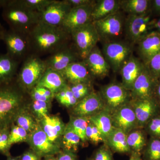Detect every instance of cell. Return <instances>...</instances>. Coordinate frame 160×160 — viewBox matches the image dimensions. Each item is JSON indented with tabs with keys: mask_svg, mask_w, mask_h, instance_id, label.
Here are the masks:
<instances>
[{
	"mask_svg": "<svg viewBox=\"0 0 160 160\" xmlns=\"http://www.w3.org/2000/svg\"><path fill=\"white\" fill-rule=\"evenodd\" d=\"M30 54L41 57L54 53L68 46L70 33L62 26H55L40 22L28 35Z\"/></svg>",
	"mask_w": 160,
	"mask_h": 160,
	"instance_id": "6da1fadb",
	"label": "cell"
},
{
	"mask_svg": "<svg viewBox=\"0 0 160 160\" xmlns=\"http://www.w3.org/2000/svg\"><path fill=\"white\" fill-rule=\"evenodd\" d=\"M14 79L0 84V128L11 126L20 109L26 105V94ZM28 94V93H27Z\"/></svg>",
	"mask_w": 160,
	"mask_h": 160,
	"instance_id": "7a4b0ae2",
	"label": "cell"
},
{
	"mask_svg": "<svg viewBox=\"0 0 160 160\" xmlns=\"http://www.w3.org/2000/svg\"><path fill=\"white\" fill-rule=\"evenodd\" d=\"M2 17L12 31L28 35L40 22L41 12L31 11L17 5L14 0H8L2 9Z\"/></svg>",
	"mask_w": 160,
	"mask_h": 160,
	"instance_id": "3957f363",
	"label": "cell"
},
{
	"mask_svg": "<svg viewBox=\"0 0 160 160\" xmlns=\"http://www.w3.org/2000/svg\"><path fill=\"white\" fill-rule=\"evenodd\" d=\"M47 67L44 60L36 55L30 54L23 61L17 75V82L21 89L29 94L38 85Z\"/></svg>",
	"mask_w": 160,
	"mask_h": 160,
	"instance_id": "277c9868",
	"label": "cell"
},
{
	"mask_svg": "<svg viewBox=\"0 0 160 160\" xmlns=\"http://www.w3.org/2000/svg\"><path fill=\"white\" fill-rule=\"evenodd\" d=\"M151 10L145 14L128 15L125 18L124 33L128 43L138 44L152 31L153 20Z\"/></svg>",
	"mask_w": 160,
	"mask_h": 160,
	"instance_id": "5b68a950",
	"label": "cell"
},
{
	"mask_svg": "<svg viewBox=\"0 0 160 160\" xmlns=\"http://www.w3.org/2000/svg\"><path fill=\"white\" fill-rule=\"evenodd\" d=\"M70 35L72 46L82 61L86 58L100 40L92 22L72 30Z\"/></svg>",
	"mask_w": 160,
	"mask_h": 160,
	"instance_id": "8992f818",
	"label": "cell"
},
{
	"mask_svg": "<svg viewBox=\"0 0 160 160\" xmlns=\"http://www.w3.org/2000/svg\"><path fill=\"white\" fill-rule=\"evenodd\" d=\"M102 52L115 72L120 71L132 54L131 45L118 40L104 42Z\"/></svg>",
	"mask_w": 160,
	"mask_h": 160,
	"instance_id": "52a82bcc",
	"label": "cell"
},
{
	"mask_svg": "<svg viewBox=\"0 0 160 160\" xmlns=\"http://www.w3.org/2000/svg\"><path fill=\"white\" fill-rule=\"evenodd\" d=\"M125 18L120 11L92 22L100 40L104 42L117 41L124 32Z\"/></svg>",
	"mask_w": 160,
	"mask_h": 160,
	"instance_id": "ba28073f",
	"label": "cell"
},
{
	"mask_svg": "<svg viewBox=\"0 0 160 160\" xmlns=\"http://www.w3.org/2000/svg\"><path fill=\"white\" fill-rule=\"evenodd\" d=\"M106 109L112 113L131 101L130 92L122 83L112 82L103 86L99 92Z\"/></svg>",
	"mask_w": 160,
	"mask_h": 160,
	"instance_id": "9c48e42d",
	"label": "cell"
},
{
	"mask_svg": "<svg viewBox=\"0 0 160 160\" xmlns=\"http://www.w3.org/2000/svg\"><path fill=\"white\" fill-rule=\"evenodd\" d=\"M2 41L6 46L7 52L19 62H23L30 54L28 35L12 31L5 30Z\"/></svg>",
	"mask_w": 160,
	"mask_h": 160,
	"instance_id": "30bf717a",
	"label": "cell"
},
{
	"mask_svg": "<svg viewBox=\"0 0 160 160\" xmlns=\"http://www.w3.org/2000/svg\"><path fill=\"white\" fill-rule=\"evenodd\" d=\"M158 81L152 75L145 65L130 91L131 100H146L154 98Z\"/></svg>",
	"mask_w": 160,
	"mask_h": 160,
	"instance_id": "8fae6325",
	"label": "cell"
},
{
	"mask_svg": "<svg viewBox=\"0 0 160 160\" xmlns=\"http://www.w3.org/2000/svg\"><path fill=\"white\" fill-rule=\"evenodd\" d=\"M27 142L32 151L41 157L58 155L62 149L58 145L52 142L38 124L34 131L29 134Z\"/></svg>",
	"mask_w": 160,
	"mask_h": 160,
	"instance_id": "7c38bea8",
	"label": "cell"
},
{
	"mask_svg": "<svg viewBox=\"0 0 160 160\" xmlns=\"http://www.w3.org/2000/svg\"><path fill=\"white\" fill-rule=\"evenodd\" d=\"M82 61L72 45L69 44L44 60L47 69L61 72L72 63Z\"/></svg>",
	"mask_w": 160,
	"mask_h": 160,
	"instance_id": "4fadbf2b",
	"label": "cell"
},
{
	"mask_svg": "<svg viewBox=\"0 0 160 160\" xmlns=\"http://www.w3.org/2000/svg\"><path fill=\"white\" fill-rule=\"evenodd\" d=\"M129 103L136 117L138 129L145 128L152 118L159 114V103L155 98L146 100H131Z\"/></svg>",
	"mask_w": 160,
	"mask_h": 160,
	"instance_id": "5bb4252c",
	"label": "cell"
},
{
	"mask_svg": "<svg viewBox=\"0 0 160 160\" xmlns=\"http://www.w3.org/2000/svg\"><path fill=\"white\" fill-rule=\"evenodd\" d=\"M106 109L99 92L93 91L72 108V116L89 117Z\"/></svg>",
	"mask_w": 160,
	"mask_h": 160,
	"instance_id": "9a60e30c",
	"label": "cell"
},
{
	"mask_svg": "<svg viewBox=\"0 0 160 160\" xmlns=\"http://www.w3.org/2000/svg\"><path fill=\"white\" fill-rule=\"evenodd\" d=\"M71 9L65 0H54L41 12L40 22L55 26H62Z\"/></svg>",
	"mask_w": 160,
	"mask_h": 160,
	"instance_id": "2e32d148",
	"label": "cell"
},
{
	"mask_svg": "<svg viewBox=\"0 0 160 160\" xmlns=\"http://www.w3.org/2000/svg\"><path fill=\"white\" fill-rule=\"evenodd\" d=\"M94 5L71 8L62 27L70 33L72 30L92 22V12Z\"/></svg>",
	"mask_w": 160,
	"mask_h": 160,
	"instance_id": "e0dca14e",
	"label": "cell"
},
{
	"mask_svg": "<svg viewBox=\"0 0 160 160\" xmlns=\"http://www.w3.org/2000/svg\"><path fill=\"white\" fill-rule=\"evenodd\" d=\"M111 118L114 128L122 130L126 134L138 129L136 117L130 103L111 113Z\"/></svg>",
	"mask_w": 160,
	"mask_h": 160,
	"instance_id": "ac0fdd59",
	"label": "cell"
},
{
	"mask_svg": "<svg viewBox=\"0 0 160 160\" xmlns=\"http://www.w3.org/2000/svg\"><path fill=\"white\" fill-rule=\"evenodd\" d=\"M83 61L86 63L92 77L103 78L109 74L110 66L97 46L92 50Z\"/></svg>",
	"mask_w": 160,
	"mask_h": 160,
	"instance_id": "d6986e66",
	"label": "cell"
},
{
	"mask_svg": "<svg viewBox=\"0 0 160 160\" xmlns=\"http://www.w3.org/2000/svg\"><path fill=\"white\" fill-rule=\"evenodd\" d=\"M68 84L92 82V76L84 61L72 63L60 72Z\"/></svg>",
	"mask_w": 160,
	"mask_h": 160,
	"instance_id": "ffe728a7",
	"label": "cell"
},
{
	"mask_svg": "<svg viewBox=\"0 0 160 160\" xmlns=\"http://www.w3.org/2000/svg\"><path fill=\"white\" fill-rule=\"evenodd\" d=\"M145 64L141 60L132 55L125 63L121 70L122 85L129 91H131L136 80L142 71Z\"/></svg>",
	"mask_w": 160,
	"mask_h": 160,
	"instance_id": "44dd1931",
	"label": "cell"
},
{
	"mask_svg": "<svg viewBox=\"0 0 160 160\" xmlns=\"http://www.w3.org/2000/svg\"><path fill=\"white\" fill-rule=\"evenodd\" d=\"M38 122L48 138L60 147L61 138L66 127L62 121L58 117L47 115Z\"/></svg>",
	"mask_w": 160,
	"mask_h": 160,
	"instance_id": "7402d4cb",
	"label": "cell"
},
{
	"mask_svg": "<svg viewBox=\"0 0 160 160\" xmlns=\"http://www.w3.org/2000/svg\"><path fill=\"white\" fill-rule=\"evenodd\" d=\"M138 52L143 62L146 64L153 56L160 51V33L150 31L138 43Z\"/></svg>",
	"mask_w": 160,
	"mask_h": 160,
	"instance_id": "603a6c76",
	"label": "cell"
},
{
	"mask_svg": "<svg viewBox=\"0 0 160 160\" xmlns=\"http://www.w3.org/2000/svg\"><path fill=\"white\" fill-rule=\"evenodd\" d=\"M68 85V83L59 72L47 69L37 86L49 89L55 95Z\"/></svg>",
	"mask_w": 160,
	"mask_h": 160,
	"instance_id": "cb8c5ba5",
	"label": "cell"
},
{
	"mask_svg": "<svg viewBox=\"0 0 160 160\" xmlns=\"http://www.w3.org/2000/svg\"><path fill=\"white\" fill-rule=\"evenodd\" d=\"M20 63L8 53H0V84L15 78Z\"/></svg>",
	"mask_w": 160,
	"mask_h": 160,
	"instance_id": "d4e9b609",
	"label": "cell"
},
{
	"mask_svg": "<svg viewBox=\"0 0 160 160\" xmlns=\"http://www.w3.org/2000/svg\"><path fill=\"white\" fill-rule=\"evenodd\" d=\"M119 0H98L96 2L92 12V22L104 18L120 11Z\"/></svg>",
	"mask_w": 160,
	"mask_h": 160,
	"instance_id": "484cf974",
	"label": "cell"
},
{
	"mask_svg": "<svg viewBox=\"0 0 160 160\" xmlns=\"http://www.w3.org/2000/svg\"><path fill=\"white\" fill-rule=\"evenodd\" d=\"M106 144L113 152L121 154L131 153L127 143V134L121 129L114 128L106 140Z\"/></svg>",
	"mask_w": 160,
	"mask_h": 160,
	"instance_id": "4316f807",
	"label": "cell"
},
{
	"mask_svg": "<svg viewBox=\"0 0 160 160\" xmlns=\"http://www.w3.org/2000/svg\"><path fill=\"white\" fill-rule=\"evenodd\" d=\"M89 121L93 123L99 130L105 141L114 129L112 120L111 114L107 109L89 117Z\"/></svg>",
	"mask_w": 160,
	"mask_h": 160,
	"instance_id": "83f0119b",
	"label": "cell"
},
{
	"mask_svg": "<svg viewBox=\"0 0 160 160\" xmlns=\"http://www.w3.org/2000/svg\"><path fill=\"white\" fill-rule=\"evenodd\" d=\"M27 109V107L26 105L20 109L15 118L13 123L22 127L30 134L37 128L39 122L31 112L28 111Z\"/></svg>",
	"mask_w": 160,
	"mask_h": 160,
	"instance_id": "f1b7e54d",
	"label": "cell"
},
{
	"mask_svg": "<svg viewBox=\"0 0 160 160\" xmlns=\"http://www.w3.org/2000/svg\"><path fill=\"white\" fill-rule=\"evenodd\" d=\"M83 144L82 140L70 126L66 125L65 131L61 138L60 147L62 150L71 152L76 153L79 150V148Z\"/></svg>",
	"mask_w": 160,
	"mask_h": 160,
	"instance_id": "f546056e",
	"label": "cell"
},
{
	"mask_svg": "<svg viewBox=\"0 0 160 160\" xmlns=\"http://www.w3.org/2000/svg\"><path fill=\"white\" fill-rule=\"evenodd\" d=\"M151 1L122 0L121 9L128 15L145 14L151 10Z\"/></svg>",
	"mask_w": 160,
	"mask_h": 160,
	"instance_id": "4dcf8cb0",
	"label": "cell"
},
{
	"mask_svg": "<svg viewBox=\"0 0 160 160\" xmlns=\"http://www.w3.org/2000/svg\"><path fill=\"white\" fill-rule=\"evenodd\" d=\"M127 143L131 152L141 154L147 145L145 133L140 129H137L127 134Z\"/></svg>",
	"mask_w": 160,
	"mask_h": 160,
	"instance_id": "1f68e13d",
	"label": "cell"
},
{
	"mask_svg": "<svg viewBox=\"0 0 160 160\" xmlns=\"http://www.w3.org/2000/svg\"><path fill=\"white\" fill-rule=\"evenodd\" d=\"M89 117H81L72 116L68 125L79 137L83 144L88 142L86 137V129L89 122Z\"/></svg>",
	"mask_w": 160,
	"mask_h": 160,
	"instance_id": "d6a6232c",
	"label": "cell"
},
{
	"mask_svg": "<svg viewBox=\"0 0 160 160\" xmlns=\"http://www.w3.org/2000/svg\"><path fill=\"white\" fill-rule=\"evenodd\" d=\"M54 98L60 105L71 109L78 102L74 97L68 84L65 88L54 95Z\"/></svg>",
	"mask_w": 160,
	"mask_h": 160,
	"instance_id": "836d02e7",
	"label": "cell"
},
{
	"mask_svg": "<svg viewBox=\"0 0 160 160\" xmlns=\"http://www.w3.org/2000/svg\"><path fill=\"white\" fill-rule=\"evenodd\" d=\"M17 5L31 11L41 12L54 0H14Z\"/></svg>",
	"mask_w": 160,
	"mask_h": 160,
	"instance_id": "e575fe53",
	"label": "cell"
},
{
	"mask_svg": "<svg viewBox=\"0 0 160 160\" xmlns=\"http://www.w3.org/2000/svg\"><path fill=\"white\" fill-rule=\"evenodd\" d=\"M145 160H160V139L151 137L144 149Z\"/></svg>",
	"mask_w": 160,
	"mask_h": 160,
	"instance_id": "d590c367",
	"label": "cell"
},
{
	"mask_svg": "<svg viewBox=\"0 0 160 160\" xmlns=\"http://www.w3.org/2000/svg\"><path fill=\"white\" fill-rule=\"evenodd\" d=\"M74 97L78 102L94 91L92 82H83L68 84Z\"/></svg>",
	"mask_w": 160,
	"mask_h": 160,
	"instance_id": "8d00e7d4",
	"label": "cell"
},
{
	"mask_svg": "<svg viewBox=\"0 0 160 160\" xmlns=\"http://www.w3.org/2000/svg\"><path fill=\"white\" fill-rule=\"evenodd\" d=\"M51 106V102L31 100L29 108L31 109L30 111L39 122L45 116L49 115Z\"/></svg>",
	"mask_w": 160,
	"mask_h": 160,
	"instance_id": "74e56055",
	"label": "cell"
},
{
	"mask_svg": "<svg viewBox=\"0 0 160 160\" xmlns=\"http://www.w3.org/2000/svg\"><path fill=\"white\" fill-rule=\"evenodd\" d=\"M29 137V133L25 129L13 123L10 127L9 146L11 147L12 145L16 143L27 142Z\"/></svg>",
	"mask_w": 160,
	"mask_h": 160,
	"instance_id": "f35d334b",
	"label": "cell"
},
{
	"mask_svg": "<svg viewBox=\"0 0 160 160\" xmlns=\"http://www.w3.org/2000/svg\"><path fill=\"white\" fill-rule=\"evenodd\" d=\"M29 94L32 101H43L51 102L54 98V95L49 89L45 87L36 86L34 87Z\"/></svg>",
	"mask_w": 160,
	"mask_h": 160,
	"instance_id": "ab89813d",
	"label": "cell"
},
{
	"mask_svg": "<svg viewBox=\"0 0 160 160\" xmlns=\"http://www.w3.org/2000/svg\"><path fill=\"white\" fill-rule=\"evenodd\" d=\"M86 137L88 142L89 141L94 145H98L102 142L105 143V140L99 130L90 121L86 128Z\"/></svg>",
	"mask_w": 160,
	"mask_h": 160,
	"instance_id": "60d3db41",
	"label": "cell"
},
{
	"mask_svg": "<svg viewBox=\"0 0 160 160\" xmlns=\"http://www.w3.org/2000/svg\"><path fill=\"white\" fill-rule=\"evenodd\" d=\"M11 126L0 128V153L6 156H10V147L9 144V138Z\"/></svg>",
	"mask_w": 160,
	"mask_h": 160,
	"instance_id": "b9f144b4",
	"label": "cell"
},
{
	"mask_svg": "<svg viewBox=\"0 0 160 160\" xmlns=\"http://www.w3.org/2000/svg\"><path fill=\"white\" fill-rule=\"evenodd\" d=\"M144 128L151 137L160 139V115H157L152 118Z\"/></svg>",
	"mask_w": 160,
	"mask_h": 160,
	"instance_id": "7bdbcfd3",
	"label": "cell"
},
{
	"mask_svg": "<svg viewBox=\"0 0 160 160\" xmlns=\"http://www.w3.org/2000/svg\"><path fill=\"white\" fill-rule=\"evenodd\" d=\"M145 65L152 75L158 81H159L160 80V51L153 56Z\"/></svg>",
	"mask_w": 160,
	"mask_h": 160,
	"instance_id": "ee69618b",
	"label": "cell"
},
{
	"mask_svg": "<svg viewBox=\"0 0 160 160\" xmlns=\"http://www.w3.org/2000/svg\"><path fill=\"white\" fill-rule=\"evenodd\" d=\"M93 160H114L112 150L106 144H104L94 152Z\"/></svg>",
	"mask_w": 160,
	"mask_h": 160,
	"instance_id": "f6af8a7d",
	"label": "cell"
},
{
	"mask_svg": "<svg viewBox=\"0 0 160 160\" xmlns=\"http://www.w3.org/2000/svg\"><path fill=\"white\" fill-rule=\"evenodd\" d=\"M71 8L94 5L96 1L94 0H65Z\"/></svg>",
	"mask_w": 160,
	"mask_h": 160,
	"instance_id": "bcb514c9",
	"label": "cell"
},
{
	"mask_svg": "<svg viewBox=\"0 0 160 160\" xmlns=\"http://www.w3.org/2000/svg\"><path fill=\"white\" fill-rule=\"evenodd\" d=\"M58 160H78L76 153L62 150L57 155Z\"/></svg>",
	"mask_w": 160,
	"mask_h": 160,
	"instance_id": "7dc6e473",
	"label": "cell"
},
{
	"mask_svg": "<svg viewBox=\"0 0 160 160\" xmlns=\"http://www.w3.org/2000/svg\"><path fill=\"white\" fill-rule=\"evenodd\" d=\"M42 158L32 150L24 152L19 157V160H42Z\"/></svg>",
	"mask_w": 160,
	"mask_h": 160,
	"instance_id": "c3c4849f",
	"label": "cell"
},
{
	"mask_svg": "<svg viewBox=\"0 0 160 160\" xmlns=\"http://www.w3.org/2000/svg\"><path fill=\"white\" fill-rule=\"evenodd\" d=\"M151 9L160 14V0L151 1Z\"/></svg>",
	"mask_w": 160,
	"mask_h": 160,
	"instance_id": "681fc988",
	"label": "cell"
},
{
	"mask_svg": "<svg viewBox=\"0 0 160 160\" xmlns=\"http://www.w3.org/2000/svg\"><path fill=\"white\" fill-rule=\"evenodd\" d=\"M152 30H155L160 33V17L157 20H153Z\"/></svg>",
	"mask_w": 160,
	"mask_h": 160,
	"instance_id": "f907efd6",
	"label": "cell"
},
{
	"mask_svg": "<svg viewBox=\"0 0 160 160\" xmlns=\"http://www.w3.org/2000/svg\"><path fill=\"white\" fill-rule=\"evenodd\" d=\"M130 154L131 155L129 160H142L141 157V154L133 152H132Z\"/></svg>",
	"mask_w": 160,
	"mask_h": 160,
	"instance_id": "816d5d0a",
	"label": "cell"
},
{
	"mask_svg": "<svg viewBox=\"0 0 160 160\" xmlns=\"http://www.w3.org/2000/svg\"><path fill=\"white\" fill-rule=\"evenodd\" d=\"M155 96L158 98V100L160 102V80L158 82L157 86L156 88Z\"/></svg>",
	"mask_w": 160,
	"mask_h": 160,
	"instance_id": "f5cc1de1",
	"label": "cell"
},
{
	"mask_svg": "<svg viewBox=\"0 0 160 160\" xmlns=\"http://www.w3.org/2000/svg\"><path fill=\"white\" fill-rule=\"evenodd\" d=\"M5 30H6V29H5V28L3 27L2 24L0 23V41H2L3 34H4Z\"/></svg>",
	"mask_w": 160,
	"mask_h": 160,
	"instance_id": "db71d44e",
	"label": "cell"
},
{
	"mask_svg": "<svg viewBox=\"0 0 160 160\" xmlns=\"http://www.w3.org/2000/svg\"><path fill=\"white\" fill-rule=\"evenodd\" d=\"M8 0H0V8L3 9L7 5Z\"/></svg>",
	"mask_w": 160,
	"mask_h": 160,
	"instance_id": "11a10c76",
	"label": "cell"
},
{
	"mask_svg": "<svg viewBox=\"0 0 160 160\" xmlns=\"http://www.w3.org/2000/svg\"><path fill=\"white\" fill-rule=\"evenodd\" d=\"M44 160H58V159L57 158L55 157L54 156H52L45 157Z\"/></svg>",
	"mask_w": 160,
	"mask_h": 160,
	"instance_id": "9f6ffc18",
	"label": "cell"
},
{
	"mask_svg": "<svg viewBox=\"0 0 160 160\" xmlns=\"http://www.w3.org/2000/svg\"><path fill=\"white\" fill-rule=\"evenodd\" d=\"M7 160H19V157L18 158H13L11 157H8V159Z\"/></svg>",
	"mask_w": 160,
	"mask_h": 160,
	"instance_id": "6f0895ef",
	"label": "cell"
},
{
	"mask_svg": "<svg viewBox=\"0 0 160 160\" xmlns=\"http://www.w3.org/2000/svg\"><path fill=\"white\" fill-rule=\"evenodd\" d=\"M87 160H93L92 159H87Z\"/></svg>",
	"mask_w": 160,
	"mask_h": 160,
	"instance_id": "680465c9",
	"label": "cell"
}]
</instances>
